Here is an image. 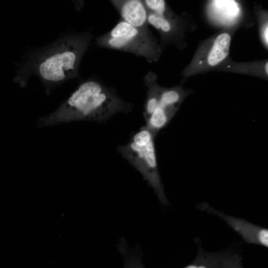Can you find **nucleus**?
Returning <instances> with one entry per match:
<instances>
[{
  "instance_id": "nucleus-9",
  "label": "nucleus",
  "mask_w": 268,
  "mask_h": 268,
  "mask_svg": "<svg viewBox=\"0 0 268 268\" xmlns=\"http://www.w3.org/2000/svg\"><path fill=\"white\" fill-rule=\"evenodd\" d=\"M143 80L148 88L143 112V116L146 120L157 107L163 88L157 84L156 75L151 71L145 75Z\"/></svg>"
},
{
  "instance_id": "nucleus-5",
  "label": "nucleus",
  "mask_w": 268,
  "mask_h": 268,
  "mask_svg": "<svg viewBox=\"0 0 268 268\" xmlns=\"http://www.w3.org/2000/svg\"><path fill=\"white\" fill-rule=\"evenodd\" d=\"M197 208L208 213L215 214L238 233L247 243L268 247V230L244 219L227 215L210 206L208 203H200Z\"/></svg>"
},
{
  "instance_id": "nucleus-3",
  "label": "nucleus",
  "mask_w": 268,
  "mask_h": 268,
  "mask_svg": "<svg viewBox=\"0 0 268 268\" xmlns=\"http://www.w3.org/2000/svg\"><path fill=\"white\" fill-rule=\"evenodd\" d=\"M155 134L145 126L118 147L119 152L143 176L152 187L160 202L168 203L158 171L154 138Z\"/></svg>"
},
{
  "instance_id": "nucleus-15",
  "label": "nucleus",
  "mask_w": 268,
  "mask_h": 268,
  "mask_svg": "<svg viewBox=\"0 0 268 268\" xmlns=\"http://www.w3.org/2000/svg\"><path fill=\"white\" fill-rule=\"evenodd\" d=\"M268 63H267L266 65V67H265V69H266V71L267 72V74H268Z\"/></svg>"
},
{
  "instance_id": "nucleus-1",
  "label": "nucleus",
  "mask_w": 268,
  "mask_h": 268,
  "mask_svg": "<svg viewBox=\"0 0 268 268\" xmlns=\"http://www.w3.org/2000/svg\"><path fill=\"white\" fill-rule=\"evenodd\" d=\"M91 39L89 32L68 34L33 52L21 67L18 82L23 87L30 75H36L49 94L54 87L78 76Z\"/></svg>"
},
{
  "instance_id": "nucleus-11",
  "label": "nucleus",
  "mask_w": 268,
  "mask_h": 268,
  "mask_svg": "<svg viewBox=\"0 0 268 268\" xmlns=\"http://www.w3.org/2000/svg\"><path fill=\"white\" fill-rule=\"evenodd\" d=\"M186 93L179 87L163 89L159 104L168 107L178 108L185 97Z\"/></svg>"
},
{
  "instance_id": "nucleus-16",
  "label": "nucleus",
  "mask_w": 268,
  "mask_h": 268,
  "mask_svg": "<svg viewBox=\"0 0 268 268\" xmlns=\"http://www.w3.org/2000/svg\"></svg>"
},
{
  "instance_id": "nucleus-6",
  "label": "nucleus",
  "mask_w": 268,
  "mask_h": 268,
  "mask_svg": "<svg viewBox=\"0 0 268 268\" xmlns=\"http://www.w3.org/2000/svg\"><path fill=\"white\" fill-rule=\"evenodd\" d=\"M111 3L119 12L122 20L143 30H149L148 12L141 0H112Z\"/></svg>"
},
{
  "instance_id": "nucleus-4",
  "label": "nucleus",
  "mask_w": 268,
  "mask_h": 268,
  "mask_svg": "<svg viewBox=\"0 0 268 268\" xmlns=\"http://www.w3.org/2000/svg\"><path fill=\"white\" fill-rule=\"evenodd\" d=\"M96 43L101 47L133 54L148 62L156 61L161 53L149 30L136 28L122 20L110 31L97 37Z\"/></svg>"
},
{
  "instance_id": "nucleus-12",
  "label": "nucleus",
  "mask_w": 268,
  "mask_h": 268,
  "mask_svg": "<svg viewBox=\"0 0 268 268\" xmlns=\"http://www.w3.org/2000/svg\"><path fill=\"white\" fill-rule=\"evenodd\" d=\"M142 1L147 12L167 16V6L165 1L163 0H144Z\"/></svg>"
},
{
  "instance_id": "nucleus-7",
  "label": "nucleus",
  "mask_w": 268,
  "mask_h": 268,
  "mask_svg": "<svg viewBox=\"0 0 268 268\" xmlns=\"http://www.w3.org/2000/svg\"><path fill=\"white\" fill-rule=\"evenodd\" d=\"M198 246V253L195 260L184 268H221L225 258L232 252L223 250L215 252L204 251L200 239H195Z\"/></svg>"
},
{
  "instance_id": "nucleus-10",
  "label": "nucleus",
  "mask_w": 268,
  "mask_h": 268,
  "mask_svg": "<svg viewBox=\"0 0 268 268\" xmlns=\"http://www.w3.org/2000/svg\"><path fill=\"white\" fill-rule=\"evenodd\" d=\"M177 110L175 108L158 105L151 115L145 120V127L155 135L168 124Z\"/></svg>"
},
{
  "instance_id": "nucleus-13",
  "label": "nucleus",
  "mask_w": 268,
  "mask_h": 268,
  "mask_svg": "<svg viewBox=\"0 0 268 268\" xmlns=\"http://www.w3.org/2000/svg\"><path fill=\"white\" fill-rule=\"evenodd\" d=\"M221 268H243L241 255L232 252L225 258Z\"/></svg>"
},
{
  "instance_id": "nucleus-2",
  "label": "nucleus",
  "mask_w": 268,
  "mask_h": 268,
  "mask_svg": "<svg viewBox=\"0 0 268 268\" xmlns=\"http://www.w3.org/2000/svg\"><path fill=\"white\" fill-rule=\"evenodd\" d=\"M133 106L114 90L93 78L80 83L56 110L40 119L38 127L76 121H105L116 114L130 111Z\"/></svg>"
},
{
  "instance_id": "nucleus-14",
  "label": "nucleus",
  "mask_w": 268,
  "mask_h": 268,
  "mask_svg": "<svg viewBox=\"0 0 268 268\" xmlns=\"http://www.w3.org/2000/svg\"><path fill=\"white\" fill-rule=\"evenodd\" d=\"M268 25L265 27L264 30L263 31V39L267 45H268Z\"/></svg>"
},
{
  "instance_id": "nucleus-8",
  "label": "nucleus",
  "mask_w": 268,
  "mask_h": 268,
  "mask_svg": "<svg viewBox=\"0 0 268 268\" xmlns=\"http://www.w3.org/2000/svg\"><path fill=\"white\" fill-rule=\"evenodd\" d=\"M231 43V36L224 32L214 40L208 53L206 62L210 66H215L221 63L228 56Z\"/></svg>"
}]
</instances>
